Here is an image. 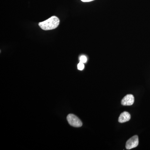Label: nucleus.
Returning a JSON list of instances; mask_svg holds the SVG:
<instances>
[{"instance_id":"obj_1","label":"nucleus","mask_w":150,"mask_h":150,"mask_svg":"<svg viewBox=\"0 0 150 150\" xmlns=\"http://www.w3.org/2000/svg\"><path fill=\"white\" fill-rule=\"evenodd\" d=\"M60 23L59 18L57 17H51L47 20L39 23L38 25L44 30H50L55 29L59 26Z\"/></svg>"},{"instance_id":"obj_3","label":"nucleus","mask_w":150,"mask_h":150,"mask_svg":"<svg viewBox=\"0 0 150 150\" xmlns=\"http://www.w3.org/2000/svg\"><path fill=\"white\" fill-rule=\"evenodd\" d=\"M139 144V137L137 135L134 136L126 142V147L128 150L137 147Z\"/></svg>"},{"instance_id":"obj_8","label":"nucleus","mask_w":150,"mask_h":150,"mask_svg":"<svg viewBox=\"0 0 150 150\" xmlns=\"http://www.w3.org/2000/svg\"><path fill=\"white\" fill-rule=\"evenodd\" d=\"M82 1L84 2H90L91 1H94V0H81Z\"/></svg>"},{"instance_id":"obj_5","label":"nucleus","mask_w":150,"mask_h":150,"mask_svg":"<svg viewBox=\"0 0 150 150\" xmlns=\"http://www.w3.org/2000/svg\"><path fill=\"white\" fill-rule=\"evenodd\" d=\"M131 119V115L130 113L126 111H124L121 113L119 118H118V122L119 123H123L129 121Z\"/></svg>"},{"instance_id":"obj_4","label":"nucleus","mask_w":150,"mask_h":150,"mask_svg":"<svg viewBox=\"0 0 150 150\" xmlns=\"http://www.w3.org/2000/svg\"><path fill=\"white\" fill-rule=\"evenodd\" d=\"M134 102V97L132 94L127 95L121 100V104L125 106L132 105Z\"/></svg>"},{"instance_id":"obj_7","label":"nucleus","mask_w":150,"mask_h":150,"mask_svg":"<svg viewBox=\"0 0 150 150\" xmlns=\"http://www.w3.org/2000/svg\"><path fill=\"white\" fill-rule=\"evenodd\" d=\"M87 58L86 57V56H81L80 58V62H82V63H85L87 62Z\"/></svg>"},{"instance_id":"obj_2","label":"nucleus","mask_w":150,"mask_h":150,"mask_svg":"<svg viewBox=\"0 0 150 150\" xmlns=\"http://www.w3.org/2000/svg\"><path fill=\"white\" fill-rule=\"evenodd\" d=\"M67 120L71 126L74 127H80L82 126V122L76 115L70 114L67 117Z\"/></svg>"},{"instance_id":"obj_6","label":"nucleus","mask_w":150,"mask_h":150,"mask_svg":"<svg viewBox=\"0 0 150 150\" xmlns=\"http://www.w3.org/2000/svg\"><path fill=\"white\" fill-rule=\"evenodd\" d=\"M84 63H82V62H80L78 65V69L79 70L82 71L83 69L84 68Z\"/></svg>"}]
</instances>
